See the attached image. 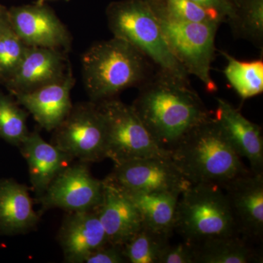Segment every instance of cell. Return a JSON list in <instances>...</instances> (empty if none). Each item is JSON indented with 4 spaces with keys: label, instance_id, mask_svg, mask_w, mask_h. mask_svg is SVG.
I'll list each match as a JSON object with an SVG mask.
<instances>
[{
    "label": "cell",
    "instance_id": "cell-5",
    "mask_svg": "<svg viewBox=\"0 0 263 263\" xmlns=\"http://www.w3.org/2000/svg\"><path fill=\"white\" fill-rule=\"evenodd\" d=\"M175 231L192 245L239 235L224 190L210 183L192 184L180 195Z\"/></svg>",
    "mask_w": 263,
    "mask_h": 263
},
{
    "label": "cell",
    "instance_id": "cell-21",
    "mask_svg": "<svg viewBox=\"0 0 263 263\" xmlns=\"http://www.w3.org/2000/svg\"><path fill=\"white\" fill-rule=\"evenodd\" d=\"M240 235L212 238L193 245L195 263L262 262V253Z\"/></svg>",
    "mask_w": 263,
    "mask_h": 263
},
{
    "label": "cell",
    "instance_id": "cell-19",
    "mask_svg": "<svg viewBox=\"0 0 263 263\" xmlns=\"http://www.w3.org/2000/svg\"><path fill=\"white\" fill-rule=\"evenodd\" d=\"M40 217L26 185L0 180V235L26 234L37 228Z\"/></svg>",
    "mask_w": 263,
    "mask_h": 263
},
{
    "label": "cell",
    "instance_id": "cell-11",
    "mask_svg": "<svg viewBox=\"0 0 263 263\" xmlns=\"http://www.w3.org/2000/svg\"><path fill=\"white\" fill-rule=\"evenodd\" d=\"M237 232L249 241L263 239V174L252 171L223 186Z\"/></svg>",
    "mask_w": 263,
    "mask_h": 263
},
{
    "label": "cell",
    "instance_id": "cell-31",
    "mask_svg": "<svg viewBox=\"0 0 263 263\" xmlns=\"http://www.w3.org/2000/svg\"><path fill=\"white\" fill-rule=\"evenodd\" d=\"M11 29L9 11L4 5L0 4V37Z\"/></svg>",
    "mask_w": 263,
    "mask_h": 263
},
{
    "label": "cell",
    "instance_id": "cell-24",
    "mask_svg": "<svg viewBox=\"0 0 263 263\" xmlns=\"http://www.w3.org/2000/svg\"><path fill=\"white\" fill-rule=\"evenodd\" d=\"M233 18L228 22L236 37L263 48V0H235Z\"/></svg>",
    "mask_w": 263,
    "mask_h": 263
},
{
    "label": "cell",
    "instance_id": "cell-20",
    "mask_svg": "<svg viewBox=\"0 0 263 263\" xmlns=\"http://www.w3.org/2000/svg\"><path fill=\"white\" fill-rule=\"evenodd\" d=\"M123 191L136 205L143 227L161 234L170 237L172 235L175 231L176 209L181 193Z\"/></svg>",
    "mask_w": 263,
    "mask_h": 263
},
{
    "label": "cell",
    "instance_id": "cell-26",
    "mask_svg": "<svg viewBox=\"0 0 263 263\" xmlns=\"http://www.w3.org/2000/svg\"><path fill=\"white\" fill-rule=\"evenodd\" d=\"M28 112L19 107L18 102L0 92V138L15 146H20L28 136Z\"/></svg>",
    "mask_w": 263,
    "mask_h": 263
},
{
    "label": "cell",
    "instance_id": "cell-27",
    "mask_svg": "<svg viewBox=\"0 0 263 263\" xmlns=\"http://www.w3.org/2000/svg\"><path fill=\"white\" fill-rule=\"evenodd\" d=\"M28 46L13 29L0 37V80L9 79L23 60Z\"/></svg>",
    "mask_w": 263,
    "mask_h": 263
},
{
    "label": "cell",
    "instance_id": "cell-25",
    "mask_svg": "<svg viewBox=\"0 0 263 263\" xmlns=\"http://www.w3.org/2000/svg\"><path fill=\"white\" fill-rule=\"evenodd\" d=\"M168 235L142 227L125 245L124 254L127 262L158 263L162 250L169 243Z\"/></svg>",
    "mask_w": 263,
    "mask_h": 263
},
{
    "label": "cell",
    "instance_id": "cell-32",
    "mask_svg": "<svg viewBox=\"0 0 263 263\" xmlns=\"http://www.w3.org/2000/svg\"><path fill=\"white\" fill-rule=\"evenodd\" d=\"M46 0H37V2H36L35 4H37L38 5H42L45 4V2H46ZM67 1H69V0H67Z\"/></svg>",
    "mask_w": 263,
    "mask_h": 263
},
{
    "label": "cell",
    "instance_id": "cell-16",
    "mask_svg": "<svg viewBox=\"0 0 263 263\" xmlns=\"http://www.w3.org/2000/svg\"><path fill=\"white\" fill-rule=\"evenodd\" d=\"M65 66L61 51L28 46L20 65L5 82L13 95L29 92L67 75Z\"/></svg>",
    "mask_w": 263,
    "mask_h": 263
},
{
    "label": "cell",
    "instance_id": "cell-3",
    "mask_svg": "<svg viewBox=\"0 0 263 263\" xmlns=\"http://www.w3.org/2000/svg\"><path fill=\"white\" fill-rule=\"evenodd\" d=\"M81 62L85 89L96 103L116 98L129 88H139L155 72L143 53L115 37L95 43Z\"/></svg>",
    "mask_w": 263,
    "mask_h": 263
},
{
    "label": "cell",
    "instance_id": "cell-14",
    "mask_svg": "<svg viewBox=\"0 0 263 263\" xmlns=\"http://www.w3.org/2000/svg\"><path fill=\"white\" fill-rule=\"evenodd\" d=\"M74 84L73 77L68 73L60 80L14 96L19 105L32 114L41 127L53 131L72 108L70 92Z\"/></svg>",
    "mask_w": 263,
    "mask_h": 263
},
{
    "label": "cell",
    "instance_id": "cell-29",
    "mask_svg": "<svg viewBox=\"0 0 263 263\" xmlns=\"http://www.w3.org/2000/svg\"><path fill=\"white\" fill-rule=\"evenodd\" d=\"M124 262H127V260L124 254L123 246L108 243L90 254L84 263Z\"/></svg>",
    "mask_w": 263,
    "mask_h": 263
},
{
    "label": "cell",
    "instance_id": "cell-23",
    "mask_svg": "<svg viewBox=\"0 0 263 263\" xmlns=\"http://www.w3.org/2000/svg\"><path fill=\"white\" fill-rule=\"evenodd\" d=\"M157 18L173 22H194L221 25L227 21L216 10L192 0H148Z\"/></svg>",
    "mask_w": 263,
    "mask_h": 263
},
{
    "label": "cell",
    "instance_id": "cell-12",
    "mask_svg": "<svg viewBox=\"0 0 263 263\" xmlns=\"http://www.w3.org/2000/svg\"><path fill=\"white\" fill-rule=\"evenodd\" d=\"M8 11L12 29L26 46L61 51L70 47V34L49 7L22 5Z\"/></svg>",
    "mask_w": 263,
    "mask_h": 263
},
{
    "label": "cell",
    "instance_id": "cell-2",
    "mask_svg": "<svg viewBox=\"0 0 263 263\" xmlns=\"http://www.w3.org/2000/svg\"><path fill=\"white\" fill-rule=\"evenodd\" d=\"M176 167L192 184L222 187L249 172L214 117L199 124L170 150Z\"/></svg>",
    "mask_w": 263,
    "mask_h": 263
},
{
    "label": "cell",
    "instance_id": "cell-7",
    "mask_svg": "<svg viewBox=\"0 0 263 263\" xmlns=\"http://www.w3.org/2000/svg\"><path fill=\"white\" fill-rule=\"evenodd\" d=\"M158 19L170 50L188 75L197 78L209 92L217 91L211 68L220 25Z\"/></svg>",
    "mask_w": 263,
    "mask_h": 263
},
{
    "label": "cell",
    "instance_id": "cell-9",
    "mask_svg": "<svg viewBox=\"0 0 263 263\" xmlns=\"http://www.w3.org/2000/svg\"><path fill=\"white\" fill-rule=\"evenodd\" d=\"M86 162L70 164L55 178L42 196L40 215L51 209L69 212L98 209L103 195V180L95 178Z\"/></svg>",
    "mask_w": 263,
    "mask_h": 263
},
{
    "label": "cell",
    "instance_id": "cell-17",
    "mask_svg": "<svg viewBox=\"0 0 263 263\" xmlns=\"http://www.w3.org/2000/svg\"><path fill=\"white\" fill-rule=\"evenodd\" d=\"M103 199L98 209L109 243L123 246L143 227L141 216L127 194L104 179Z\"/></svg>",
    "mask_w": 263,
    "mask_h": 263
},
{
    "label": "cell",
    "instance_id": "cell-28",
    "mask_svg": "<svg viewBox=\"0 0 263 263\" xmlns=\"http://www.w3.org/2000/svg\"><path fill=\"white\" fill-rule=\"evenodd\" d=\"M158 263H195L193 245L184 240L179 245L169 243L162 250Z\"/></svg>",
    "mask_w": 263,
    "mask_h": 263
},
{
    "label": "cell",
    "instance_id": "cell-8",
    "mask_svg": "<svg viewBox=\"0 0 263 263\" xmlns=\"http://www.w3.org/2000/svg\"><path fill=\"white\" fill-rule=\"evenodd\" d=\"M53 132L52 143L74 160L89 164L106 159L105 123L96 103L72 105Z\"/></svg>",
    "mask_w": 263,
    "mask_h": 263
},
{
    "label": "cell",
    "instance_id": "cell-13",
    "mask_svg": "<svg viewBox=\"0 0 263 263\" xmlns=\"http://www.w3.org/2000/svg\"><path fill=\"white\" fill-rule=\"evenodd\" d=\"M66 262L84 263L95 251L109 243L96 210L69 212L58 234Z\"/></svg>",
    "mask_w": 263,
    "mask_h": 263
},
{
    "label": "cell",
    "instance_id": "cell-4",
    "mask_svg": "<svg viewBox=\"0 0 263 263\" xmlns=\"http://www.w3.org/2000/svg\"><path fill=\"white\" fill-rule=\"evenodd\" d=\"M106 15L114 37L124 40L143 53L156 70L190 81V76L170 50L148 0L114 2L107 8Z\"/></svg>",
    "mask_w": 263,
    "mask_h": 263
},
{
    "label": "cell",
    "instance_id": "cell-6",
    "mask_svg": "<svg viewBox=\"0 0 263 263\" xmlns=\"http://www.w3.org/2000/svg\"><path fill=\"white\" fill-rule=\"evenodd\" d=\"M105 127V155L114 164L170 155L159 146L132 105L114 98L97 103Z\"/></svg>",
    "mask_w": 263,
    "mask_h": 263
},
{
    "label": "cell",
    "instance_id": "cell-1",
    "mask_svg": "<svg viewBox=\"0 0 263 263\" xmlns=\"http://www.w3.org/2000/svg\"><path fill=\"white\" fill-rule=\"evenodd\" d=\"M138 89L132 106L159 146L167 152L212 117L190 81L155 70Z\"/></svg>",
    "mask_w": 263,
    "mask_h": 263
},
{
    "label": "cell",
    "instance_id": "cell-22",
    "mask_svg": "<svg viewBox=\"0 0 263 263\" xmlns=\"http://www.w3.org/2000/svg\"><path fill=\"white\" fill-rule=\"evenodd\" d=\"M220 53L227 60L224 73L230 86L242 100L254 98L263 91L262 59L241 61L226 51Z\"/></svg>",
    "mask_w": 263,
    "mask_h": 263
},
{
    "label": "cell",
    "instance_id": "cell-15",
    "mask_svg": "<svg viewBox=\"0 0 263 263\" xmlns=\"http://www.w3.org/2000/svg\"><path fill=\"white\" fill-rule=\"evenodd\" d=\"M216 122L226 133L233 148L241 158L247 159L251 171L263 174V138L262 128L251 122L231 103L216 98Z\"/></svg>",
    "mask_w": 263,
    "mask_h": 263
},
{
    "label": "cell",
    "instance_id": "cell-10",
    "mask_svg": "<svg viewBox=\"0 0 263 263\" xmlns=\"http://www.w3.org/2000/svg\"><path fill=\"white\" fill-rule=\"evenodd\" d=\"M105 179L125 191L181 194L192 185L170 155L152 156L114 164Z\"/></svg>",
    "mask_w": 263,
    "mask_h": 263
},
{
    "label": "cell",
    "instance_id": "cell-18",
    "mask_svg": "<svg viewBox=\"0 0 263 263\" xmlns=\"http://www.w3.org/2000/svg\"><path fill=\"white\" fill-rule=\"evenodd\" d=\"M19 148L28 164L29 180L37 200L74 160L54 144L45 141L37 131L29 132Z\"/></svg>",
    "mask_w": 263,
    "mask_h": 263
},
{
    "label": "cell",
    "instance_id": "cell-30",
    "mask_svg": "<svg viewBox=\"0 0 263 263\" xmlns=\"http://www.w3.org/2000/svg\"><path fill=\"white\" fill-rule=\"evenodd\" d=\"M197 4L214 10L226 18L227 23L233 18L235 10V0H192Z\"/></svg>",
    "mask_w": 263,
    "mask_h": 263
}]
</instances>
